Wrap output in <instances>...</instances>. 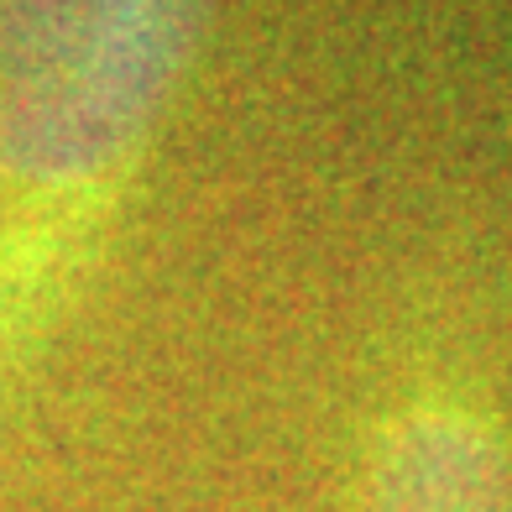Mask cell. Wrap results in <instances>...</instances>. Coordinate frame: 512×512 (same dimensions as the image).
<instances>
[{
  "label": "cell",
  "instance_id": "cell-1",
  "mask_svg": "<svg viewBox=\"0 0 512 512\" xmlns=\"http://www.w3.org/2000/svg\"><path fill=\"white\" fill-rule=\"evenodd\" d=\"M382 512H502L497 481L471 445L418 434L382 481Z\"/></svg>",
  "mask_w": 512,
  "mask_h": 512
}]
</instances>
